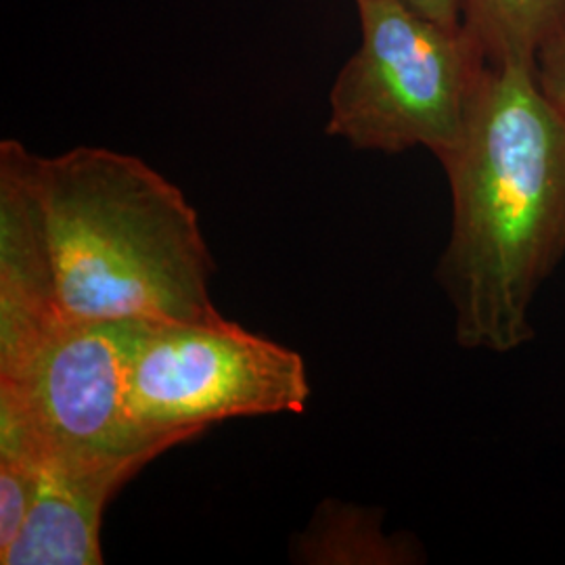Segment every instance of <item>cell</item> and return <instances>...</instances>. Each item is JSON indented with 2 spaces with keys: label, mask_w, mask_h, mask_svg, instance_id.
I'll return each instance as SVG.
<instances>
[{
  "label": "cell",
  "mask_w": 565,
  "mask_h": 565,
  "mask_svg": "<svg viewBox=\"0 0 565 565\" xmlns=\"http://www.w3.org/2000/svg\"><path fill=\"white\" fill-rule=\"evenodd\" d=\"M212 275L195 207L139 158L0 142V348L60 323L221 321Z\"/></svg>",
  "instance_id": "cell-1"
},
{
  "label": "cell",
  "mask_w": 565,
  "mask_h": 565,
  "mask_svg": "<svg viewBox=\"0 0 565 565\" xmlns=\"http://www.w3.org/2000/svg\"><path fill=\"white\" fill-rule=\"evenodd\" d=\"M452 228L436 277L467 350L534 340L532 303L565 256V116L536 63H488L461 141L440 160Z\"/></svg>",
  "instance_id": "cell-2"
},
{
  "label": "cell",
  "mask_w": 565,
  "mask_h": 565,
  "mask_svg": "<svg viewBox=\"0 0 565 565\" xmlns=\"http://www.w3.org/2000/svg\"><path fill=\"white\" fill-rule=\"evenodd\" d=\"M361 44L329 93L327 135L354 149H429L461 141L488 60L465 28L429 20L401 0H354Z\"/></svg>",
  "instance_id": "cell-3"
},
{
  "label": "cell",
  "mask_w": 565,
  "mask_h": 565,
  "mask_svg": "<svg viewBox=\"0 0 565 565\" xmlns=\"http://www.w3.org/2000/svg\"><path fill=\"white\" fill-rule=\"evenodd\" d=\"M141 321L51 324L0 350V452L156 459L172 446L132 424L128 361Z\"/></svg>",
  "instance_id": "cell-4"
},
{
  "label": "cell",
  "mask_w": 565,
  "mask_h": 565,
  "mask_svg": "<svg viewBox=\"0 0 565 565\" xmlns=\"http://www.w3.org/2000/svg\"><path fill=\"white\" fill-rule=\"evenodd\" d=\"M310 394L298 352L226 319L141 323L130 350L128 415L168 446L235 417L302 413Z\"/></svg>",
  "instance_id": "cell-5"
},
{
  "label": "cell",
  "mask_w": 565,
  "mask_h": 565,
  "mask_svg": "<svg viewBox=\"0 0 565 565\" xmlns=\"http://www.w3.org/2000/svg\"><path fill=\"white\" fill-rule=\"evenodd\" d=\"M151 459H46L20 536L2 565H102L105 507Z\"/></svg>",
  "instance_id": "cell-6"
},
{
  "label": "cell",
  "mask_w": 565,
  "mask_h": 565,
  "mask_svg": "<svg viewBox=\"0 0 565 565\" xmlns=\"http://www.w3.org/2000/svg\"><path fill=\"white\" fill-rule=\"evenodd\" d=\"M296 559L306 564H417L415 541L385 534L377 511L324 503L296 541Z\"/></svg>",
  "instance_id": "cell-7"
},
{
  "label": "cell",
  "mask_w": 565,
  "mask_h": 565,
  "mask_svg": "<svg viewBox=\"0 0 565 565\" xmlns=\"http://www.w3.org/2000/svg\"><path fill=\"white\" fill-rule=\"evenodd\" d=\"M565 23V0H463V28L488 63H536L543 42Z\"/></svg>",
  "instance_id": "cell-8"
},
{
  "label": "cell",
  "mask_w": 565,
  "mask_h": 565,
  "mask_svg": "<svg viewBox=\"0 0 565 565\" xmlns=\"http://www.w3.org/2000/svg\"><path fill=\"white\" fill-rule=\"evenodd\" d=\"M39 490V463L18 452H0V553L15 543Z\"/></svg>",
  "instance_id": "cell-9"
},
{
  "label": "cell",
  "mask_w": 565,
  "mask_h": 565,
  "mask_svg": "<svg viewBox=\"0 0 565 565\" xmlns=\"http://www.w3.org/2000/svg\"><path fill=\"white\" fill-rule=\"evenodd\" d=\"M536 78L546 97L565 116V23L539 49Z\"/></svg>",
  "instance_id": "cell-10"
},
{
  "label": "cell",
  "mask_w": 565,
  "mask_h": 565,
  "mask_svg": "<svg viewBox=\"0 0 565 565\" xmlns=\"http://www.w3.org/2000/svg\"><path fill=\"white\" fill-rule=\"evenodd\" d=\"M429 20L448 28H463V0H401Z\"/></svg>",
  "instance_id": "cell-11"
}]
</instances>
